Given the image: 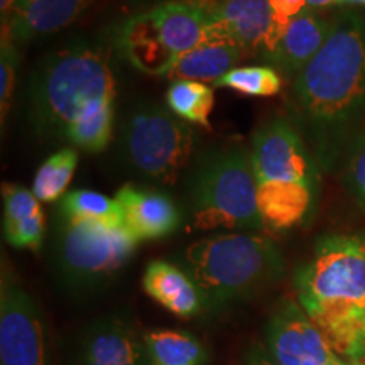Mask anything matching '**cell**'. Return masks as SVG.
I'll return each instance as SVG.
<instances>
[{"instance_id":"6da1fadb","label":"cell","mask_w":365,"mask_h":365,"mask_svg":"<svg viewBox=\"0 0 365 365\" xmlns=\"http://www.w3.org/2000/svg\"><path fill=\"white\" fill-rule=\"evenodd\" d=\"M287 117L322 168L340 173L365 134V14L344 9L331 17L325 44L291 81Z\"/></svg>"},{"instance_id":"7a4b0ae2","label":"cell","mask_w":365,"mask_h":365,"mask_svg":"<svg viewBox=\"0 0 365 365\" xmlns=\"http://www.w3.org/2000/svg\"><path fill=\"white\" fill-rule=\"evenodd\" d=\"M117 97L108 48L76 41L48 54L29 85V120L41 137H66L73 118L86 105Z\"/></svg>"},{"instance_id":"3957f363","label":"cell","mask_w":365,"mask_h":365,"mask_svg":"<svg viewBox=\"0 0 365 365\" xmlns=\"http://www.w3.org/2000/svg\"><path fill=\"white\" fill-rule=\"evenodd\" d=\"M186 271L208 303H232L266 289L286 272L279 247L259 234H218L185 250Z\"/></svg>"},{"instance_id":"277c9868","label":"cell","mask_w":365,"mask_h":365,"mask_svg":"<svg viewBox=\"0 0 365 365\" xmlns=\"http://www.w3.org/2000/svg\"><path fill=\"white\" fill-rule=\"evenodd\" d=\"M217 38L222 36L208 4L168 0L125 21L118 29L117 48L137 70L168 76L182 54Z\"/></svg>"},{"instance_id":"5b68a950","label":"cell","mask_w":365,"mask_h":365,"mask_svg":"<svg viewBox=\"0 0 365 365\" xmlns=\"http://www.w3.org/2000/svg\"><path fill=\"white\" fill-rule=\"evenodd\" d=\"M191 223L196 230H262L250 150L242 145L215 149L200 159L191 178Z\"/></svg>"},{"instance_id":"8992f818","label":"cell","mask_w":365,"mask_h":365,"mask_svg":"<svg viewBox=\"0 0 365 365\" xmlns=\"http://www.w3.org/2000/svg\"><path fill=\"white\" fill-rule=\"evenodd\" d=\"M298 303L312 319L323 314L365 312V235L328 234L294 272Z\"/></svg>"},{"instance_id":"52a82bcc","label":"cell","mask_w":365,"mask_h":365,"mask_svg":"<svg viewBox=\"0 0 365 365\" xmlns=\"http://www.w3.org/2000/svg\"><path fill=\"white\" fill-rule=\"evenodd\" d=\"M137 244L124 227L68 222L58 217L54 264L63 284L70 289H98L124 267Z\"/></svg>"},{"instance_id":"ba28073f","label":"cell","mask_w":365,"mask_h":365,"mask_svg":"<svg viewBox=\"0 0 365 365\" xmlns=\"http://www.w3.org/2000/svg\"><path fill=\"white\" fill-rule=\"evenodd\" d=\"M195 134L188 122L166 105L140 103L120 129V153L125 163L148 180L173 182L193 153Z\"/></svg>"},{"instance_id":"9c48e42d","label":"cell","mask_w":365,"mask_h":365,"mask_svg":"<svg viewBox=\"0 0 365 365\" xmlns=\"http://www.w3.org/2000/svg\"><path fill=\"white\" fill-rule=\"evenodd\" d=\"M250 161L257 185L309 186L322 191V168L287 115H274L254 132Z\"/></svg>"},{"instance_id":"30bf717a","label":"cell","mask_w":365,"mask_h":365,"mask_svg":"<svg viewBox=\"0 0 365 365\" xmlns=\"http://www.w3.org/2000/svg\"><path fill=\"white\" fill-rule=\"evenodd\" d=\"M0 365H53L43 312L6 264L0 281Z\"/></svg>"},{"instance_id":"8fae6325","label":"cell","mask_w":365,"mask_h":365,"mask_svg":"<svg viewBox=\"0 0 365 365\" xmlns=\"http://www.w3.org/2000/svg\"><path fill=\"white\" fill-rule=\"evenodd\" d=\"M266 349L277 365H330L339 359L301 304L287 298L269 318Z\"/></svg>"},{"instance_id":"7c38bea8","label":"cell","mask_w":365,"mask_h":365,"mask_svg":"<svg viewBox=\"0 0 365 365\" xmlns=\"http://www.w3.org/2000/svg\"><path fill=\"white\" fill-rule=\"evenodd\" d=\"M68 365H149L144 336L124 314H105L76 336Z\"/></svg>"},{"instance_id":"4fadbf2b","label":"cell","mask_w":365,"mask_h":365,"mask_svg":"<svg viewBox=\"0 0 365 365\" xmlns=\"http://www.w3.org/2000/svg\"><path fill=\"white\" fill-rule=\"evenodd\" d=\"M218 33L245 54L264 56L279 33L281 21L269 0H218L208 4Z\"/></svg>"},{"instance_id":"5bb4252c","label":"cell","mask_w":365,"mask_h":365,"mask_svg":"<svg viewBox=\"0 0 365 365\" xmlns=\"http://www.w3.org/2000/svg\"><path fill=\"white\" fill-rule=\"evenodd\" d=\"M115 200L122 212V225L137 242L171 235L181 223L180 210L161 191L125 185L117 191Z\"/></svg>"},{"instance_id":"9a60e30c","label":"cell","mask_w":365,"mask_h":365,"mask_svg":"<svg viewBox=\"0 0 365 365\" xmlns=\"http://www.w3.org/2000/svg\"><path fill=\"white\" fill-rule=\"evenodd\" d=\"M330 27L331 19H325L314 9H304L287 22L264 61L277 68L282 78L293 81L325 44Z\"/></svg>"},{"instance_id":"2e32d148","label":"cell","mask_w":365,"mask_h":365,"mask_svg":"<svg viewBox=\"0 0 365 365\" xmlns=\"http://www.w3.org/2000/svg\"><path fill=\"white\" fill-rule=\"evenodd\" d=\"M143 286L150 298L180 318L196 317L208 304L190 272L166 261L148 264Z\"/></svg>"},{"instance_id":"e0dca14e","label":"cell","mask_w":365,"mask_h":365,"mask_svg":"<svg viewBox=\"0 0 365 365\" xmlns=\"http://www.w3.org/2000/svg\"><path fill=\"white\" fill-rule=\"evenodd\" d=\"M93 0H31L14 14L2 38L12 39L17 46L53 34L70 26Z\"/></svg>"},{"instance_id":"ac0fdd59","label":"cell","mask_w":365,"mask_h":365,"mask_svg":"<svg viewBox=\"0 0 365 365\" xmlns=\"http://www.w3.org/2000/svg\"><path fill=\"white\" fill-rule=\"evenodd\" d=\"M4 239L16 249L39 250L44 242L46 218L33 190L16 182L2 186Z\"/></svg>"},{"instance_id":"d6986e66","label":"cell","mask_w":365,"mask_h":365,"mask_svg":"<svg viewBox=\"0 0 365 365\" xmlns=\"http://www.w3.org/2000/svg\"><path fill=\"white\" fill-rule=\"evenodd\" d=\"M244 51L239 46L230 41L217 38L207 43L196 46L191 51L185 53L178 59L168 78L173 80H193L205 83V81L220 80L244 56Z\"/></svg>"},{"instance_id":"ffe728a7","label":"cell","mask_w":365,"mask_h":365,"mask_svg":"<svg viewBox=\"0 0 365 365\" xmlns=\"http://www.w3.org/2000/svg\"><path fill=\"white\" fill-rule=\"evenodd\" d=\"M113 98H100L81 108L68 127L65 139L86 153L107 149L113 134Z\"/></svg>"},{"instance_id":"44dd1931","label":"cell","mask_w":365,"mask_h":365,"mask_svg":"<svg viewBox=\"0 0 365 365\" xmlns=\"http://www.w3.org/2000/svg\"><path fill=\"white\" fill-rule=\"evenodd\" d=\"M149 365H207L208 350L190 331L154 330L144 335Z\"/></svg>"},{"instance_id":"7402d4cb","label":"cell","mask_w":365,"mask_h":365,"mask_svg":"<svg viewBox=\"0 0 365 365\" xmlns=\"http://www.w3.org/2000/svg\"><path fill=\"white\" fill-rule=\"evenodd\" d=\"M58 217L68 222H90L107 227L122 225V212L117 200L91 190H75L61 198Z\"/></svg>"},{"instance_id":"603a6c76","label":"cell","mask_w":365,"mask_h":365,"mask_svg":"<svg viewBox=\"0 0 365 365\" xmlns=\"http://www.w3.org/2000/svg\"><path fill=\"white\" fill-rule=\"evenodd\" d=\"M215 95L212 86L193 80L173 81L166 93V107L181 120L202 127H210Z\"/></svg>"},{"instance_id":"cb8c5ba5","label":"cell","mask_w":365,"mask_h":365,"mask_svg":"<svg viewBox=\"0 0 365 365\" xmlns=\"http://www.w3.org/2000/svg\"><path fill=\"white\" fill-rule=\"evenodd\" d=\"M78 166V153L73 148H63L41 164L34 176L33 193L39 202L53 203L66 195V188Z\"/></svg>"},{"instance_id":"d4e9b609","label":"cell","mask_w":365,"mask_h":365,"mask_svg":"<svg viewBox=\"0 0 365 365\" xmlns=\"http://www.w3.org/2000/svg\"><path fill=\"white\" fill-rule=\"evenodd\" d=\"M213 86L234 90L249 97H274L282 90V75L269 65L240 66L228 71Z\"/></svg>"},{"instance_id":"484cf974","label":"cell","mask_w":365,"mask_h":365,"mask_svg":"<svg viewBox=\"0 0 365 365\" xmlns=\"http://www.w3.org/2000/svg\"><path fill=\"white\" fill-rule=\"evenodd\" d=\"M340 181L360 210H365V134L346 154L340 170Z\"/></svg>"},{"instance_id":"4316f807","label":"cell","mask_w":365,"mask_h":365,"mask_svg":"<svg viewBox=\"0 0 365 365\" xmlns=\"http://www.w3.org/2000/svg\"><path fill=\"white\" fill-rule=\"evenodd\" d=\"M19 63V46L12 39L2 38V43H0V115H2V127L9 115V110H11Z\"/></svg>"},{"instance_id":"83f0119b","label":"cell","mask_w":365,"mask_h":365,"mask_svg":"<svg viewBox=\"0 0 365 365\" xmlns=\"http://www.w3.org/2000/svg\"><path fill=\"white\" fill-rule=\"evenodd\" d=\"M269 6H271L274 16L282 21H291L304 9H308L307 0H269Z\"/></svg>"},{"instance_id":"f1b7e54d","label":"cell","mask_w":365,"mask_h":365,"mask_svg":"<svg viewBox=\"0 0 365 365\" xmlns=\"http://www.w3.org/2000/svg\"><path fill=\"white\" fill-rule=\"evenodd\" d=\"M245 365H277L269 355L267 349L261 345H252L245 355Z\"/></svg>"},{"instance_id":"f546056e","label":"cell","mask_w":365,"mask_h":365,"mask_svg":"<svg viewBox=\"0 0 365 365\" xmlns=\"http://www.w3.org/2000/svg\"><path fill=\"white\" fill-rule=\"evenodd\" d=\"M307 4L309 9L318 11V9H327L333 6H345L346 0H307Z\"/></svg>"},{"instance_id":"4dcf8cb0","label":"cell","mask_w":365,"mask_h":365,"mask_svg":"<svg viewBox=\"0 0 365 365\" xmlns=\"http://www.w3.org/2000/svg\"><path fill=\"white\" fill-rule=\"evenodd\" d=\"M341 365H365L364 359H341Z\"/></svg>"},{"instance_id":"1f68e13d","label":"cell","mask_w":365,"mask_h":365,"mask_svg":"<svg viewBox=\"0 0 365 365\" xmlns=\"http://www.w3.org/2000/svg\"><path fill=\"white\" fill-rule=\"evenodd\" d=\"M346 6H362V7H365V0H346Z\"/></svg>"},{"instance_id":"d6a6232c","label":"cell","mask_w":365,"mask_h":365,"mask_svg":"<svg viewBox=\"0 0 365 365\" xmlns=\"http://www.w3.org/2000/svg\"><path fill=\"white\" fill-rule=\"evenodd\" d=\"M27 2H31V0H17V11H21V9L24 7ZM17 11H16V12H17Z\"/></svg>"},{"instance_id":"836d02e7","label":"cell","mask_w":365,"mask_h":365,"mask_svg":"<svg viewBox=\"0 0 365 365\" xmlns=\"http://www.w3.org/2000/svg\"><path fill=\"white\" fill-rule=\"evenodd\" d=\"M330 365H341V359L339 357V359H336V360H335V362H333V364H330Z\"/></svg>"},{"instance_id":"e575fe53","label":"cell","mask_w":365,"mask_h":365,"mask_svg":"<svg viewBox=\"0 0 365 365\" xmlns=\"http://www.w3.org/2000/svg\"><path fill=\"white\" fill-rule=\"evenodd\" d=\"M364 360H365V359H364Z\"/></svg>"}]
</instances>
